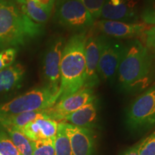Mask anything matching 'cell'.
Returning <instances> with one entry per match:
<instances>
[{
	"label": "cell",
	"instance_id": "d6986e66",
	"mask_svg": "<svg viewBox=\"0 0 155 155\" xmlns=\"http://www.w3.org/2000/svg\"><path fill=\"white\" fill-rule=\"evenodd\" d=\"M55 155H73L69 139L64 130L62 122H59L55 139Z\"/></svg>",
	"mask_w": 155,
	"mask_h": 155
},
{
	"label": "cell",
	"instance_id": "9c48e42d",
	"mask_svg": "<svg viewBox=\"0 0 155 155\" xmlns=\"http://www.w3.org/2000/svg\"><path fill=\"white\" fill-rule=\"evenodd\" d=\"M64 46L63 38L55 39L49 45L44 55V78L47 82V86L55 91H59L61 81L60 67Z\"/></svg>",
	"mask_w": 155,
	"mask_h": 155
},
{
	"label": "cell",
	"instance_id": "8fae6325",
	"mask_svg": "<svg viewBox=\"0 0 155 155\" xmlns=\"http://www.w3.org/2000/svg\"><path fill=\"white\" fill-rule=\"evenodd\" d=\"M104 38L103 35L87 37L85 45L86 74L83 88H92L99 83L98 68Z\"/></svg>",
	"mask_w": 155,
	"mask_h": 155
},
{
	"label": "cell",
	"instance_id": "277c9868",
	"mask_svg": "<svg viewBox=\"0 0 155 155\" xmlns=\"http://www.w3.org/2000/svg\"><path fill=\"white\" fill-rule=\"evenodd\" d=\"M59 91L46 85L30 91L0 105V116L40 111L53 106L59 98Z\"/></svg>",
	"mask_w": 155,
	"mask_h": 155
},
{
	"label": "cell",
	"instance_id": "484cf974",
	"mask_svg": "<svg viewBox=\"0 0 155 155\" xmlns=\"http://www.w3.org/2000/svg\"><path fill=\"white\" fill-rule=\"evenodd\" d=\"M141 17L145 24L155 25V0L147 1Z\"/></svg>",
	"mask_w": 155,
	"mask_h": 155
},
{
	"label": "cell",
	"instance_id": "6da1fadb",
	"mask_svg": "<svg viewBox=\"0 0 155 155\" xmlns=\"http://www.w3.org/2000/svg\"><path fill=\"white\" fill-rule=\"evenodd\" d=\"M154 70L151 51L139 40H134L125 45L116 78L127 91L142 90L152 82Z\"/></svg>",
	"mask_w": 155,
	"mask_h": 155
},
{
	"label": "cell",
	"instance_id": "e0dca14e",
	"mask_svg": "<svg viewBox=\"0 0 155 155\" xmlns=\"http://www.w3.org/2000/svg\"><path fill=\"white\" fill-rule=\"evenodd\" d=\"M21 9L29 18L40 25H43L48 22L52 12L44 8L34 0H26L21 6Z\"/></svg>",
	"mask_w": 155,
	"mask_h": 155
},
{
	"label": "cell",
	"instance_id": "4fadbf2b",
	"mask_svg": "<svg viewBox=\"0 0 155 155\" xmlns=\"http://www.w3.org/2000/svg\"><path fill=\"white\" fill-rule=\"evenodd\" d=\"M139 0H106L101 17L103 19L128 22L137 17Z\"/></svg>",
	"mask_w": 155,
	"mask_h": 155
},
{
	"label": "cell",
	"instance_id": "ffe728a7",
	"mask_svg": "<svg viewBox=\"0 0 155 155\" xmlns=\"http://www.w3.org/2000/svg\"><path fill=\"white\" fill-rule=\"evenodd\" d=\"M38 124L40 139H55L58 130V122L50 119H38L35 120Z\"/></svg>",
	"mask_w": 155,
	"mask_h": 155
},
{
	"label": "cell",
	"instance_id": "83f0119b",
	"mask_svg": "<svg viewBox=\"0 0 155 155\" xmlns=\"http://www.w3.org/2000/svg\"><path fill=\"white\" fill-rule=\"evenodd\" d=\"M34 1L43 7L44 8L52 12L56 0H34Z\"/></svg>",
	"mask_w": 155,
	"mask_h": 155
},
{
	"label": "cell",
	"instance_id": "f546056e",
	"mask_svg": "<svg viewBox=\"0 0 155 155\" xmlns=\"http://www.w3.org/2000/svg\"><path fill=\"white\" fill-rule=\"evenodd\" d=\"M13 1H15V2H17V3L20 4V5H22L25 2V1H26V0H13Z\"/></svg>",
	"mask_w": 155,
	"mask_h": 155
},
{
	"label": "cell",
	"instance_id": "2e32d148",
	"mask_svg": "<svg viewBox=\"0 0 155 155\" xmlns=\"http://www.w3.org/2000/svg\"><path fill=\"white\" fill-rule=\"evenodd\" d=\"M38 119H47L45 109L12 115L0 116V125L3 127H9L21 129L29 122Z\"/></svg>",
	"mask_w": 155,
	"mask_h": 155
},
{
	"label": "cell",
	"instance_id": "3957f363",
	"mask_svg": "<svg viewBox=\"0 0 155 155\" xmlns=\"http://www.w3.org/2000/svg\"><path fill=\"white\" fill-rule=\"evenodd\" d=\"M86 40V32H80L71 37L64 46L60 67L58 100L74 94L84 86Z\"/></svg>",
	"mask_w": 155,
	"mask_h": 155
},
{
	"label": "cell",
	"instance_id": "8992f818",
	"mask_svg": "<svg viewBox=\"0 0 155 155\" xmlns=\"http://www.w3.org/2000/svg\"><path fill=\"white\" fill-rule=\"evenodd\" d=\"M127 124L133 129H148L155 124V85L134 101L127 113Z\"/></svg>",
	"mask_w": 155,
	"mask_h": 155
},
{
	"label": "cell",
	"instance_id": "5bb4252c",
	"mask_svg": "<svg viewBox=\"0 0 155 155\" xmlns=\"http://www.w3.org/2000/svg\"><path fill=\"white\" fill-rule=\"evenodd\" d=\"M97 119V103L96 98L77 111L67 116L63 121L76 127L91 129Z\"/></svg>",
	"mask_w": 155,
	"mask_h": 155
},
{
	"label": "cell",
	"instance_id": "7c38bea8",
	"mask_svg": "<svg viewBox=\"0 0 155 155\" xmlns=\"http://www.w3.org/2000/svg\"><path fill=\"white\" fill-rule=\"evenodd\" d=\"M62 122L69 139L73 155H92L94 138L91 129L79 127L65 121Z\"/></svg>",
	"mask_w": 155,
	"mask_h": 155
},
{
	"label": "cell",
	"instance_id": "ba28073f",
	"mask_svg": "<svg viewBox=\"0 0 155 155\" xmlns=\"http://www.w3.org/2000/svg\"><path fill=\"white\" fill-rule=\"evenodd\" d=\"M95 99L92 88H83L74 94L58 100L51 107L45 109L47 119L63 121L71 114Z\"/></svg>",
	"mask_w": 155,
	"mask_h": 155
},
{
	"label": "cell",
	"instance_id": "4316f807",
	"mask_svg": "<svg viewBox=\"0 0 155 155\" xmlns=\"http://www.w3.org/2000/svg\"><path fill=\"white\" fill-rule=\"evenodd\" d=\"M144 36L146 47L155 53V25L147 28L144 32Z\"/></svg>",
	"mask_w": 155,
	"mask_h": 155
},
{
	"label": "cell",
	"instance_id": "7a4b0ae2",
	"mask_svg": "<svg viewBox=\"0 0 155 155\" xmlns=\"http://www.w3.org/2000/svg\"><path fill=\"white\" fill-rule=\"evenodd\" d=\"M43 25L25 15L13 0H0V51L23 45L42 34Z\"/></svg>",
	"mask_w": 155,
	"mask_h": 155
},
{
	"label": "cell",
	"instance_id": "7402d4cb",
	"mask_svg": "<svg viewBox=\"0 0 155 155\" xmlns=\"http://www.w3.org/2000/svg\"><path fill=\"white\" fill-rule=\"evenodd\" d=\"M55 139L32 141L33 155H55Z\"/></svg>",
	"mask_w": 155,
	"mask_h": 155
},
{
	"label": "cell",
	"instance_id": "5b68a950",
	"mask_svg": "<svg viewBox=\"0 0 155 155\" xmlns=\"http://www.w3.org/2000/svg\"><path fill=\"white\" fill-rule=\"evenodd\" d=\"M55 19L65 28L82 31L94 26V19L79 0H57Z\"/></svg>",
	"mask_w": 155,
	"mask_h": 155
},
{
	"label": "cell",
	"instance_id": "d4e9b609",
	"mask_svg": "<svg viewBox=\"0 0 155 155\" xmlns=\"http://www.w3.org/2000/svg\"><path fill=\"white\" fill-rule=\"evenodd\" d=\"M17 54L15 48H9L0 51V71L12 65Z\"/></svg>",
	"mask_w": 155,
	"mask_h": 155
},
{
	"label": "cell",
	"instance_id": "44dd1931",
	"mask_svg": "<svg viewBox=\"0 0 155 155\" xmlns=\"http://www.w3.org/2000/svg\"><path fill=\"white\" fill-rule=\"evenodd\" d=\"M0 154L2 155H20L5 128L0 125Z\"/></svg>",
	"mask_w": 155,
	"mask_h": 155
},
{
	"label": "cell",
	"instance_id": "4dcf8cb0",
	"mask_svg": "<svg viewBox=\"0 0 155 155\" xmlns=\"http://www.w3.org/2000/svg\"><path fill=\"white\" fill-rule=\"evenodd\" d=\"M0 155H2V154H0Z\"/></svg>",
	"mask_w": 155,
	"mask_h": 155
},
{
	"label": "cell",
	"instance_id": "ac0fdd59",
	"mask_svg": "<svg viewBox=\"0 0 155 155\" xmlns=\"http://www.w3.org/2000/svg\"><path fill=\"white\" fill-rule=\"evenodd\" d=\"M20 155H33L32 141L19 129L14 127H4Z\"/></svg>",
	"mask_w": 155,
	"mask_h": 155
},
{
	"label": "cell",
	"instance_id": "cb8c5ba5",
	"mask_svg": "<svg viewBox=\"0 0 155 155\" xmlns=\"http://www.w3.org/2000/svg\"><path fill=\"white\" fill-rule=\"evenodd\" d=\"M139 155H155V131L139 143Z\"/></svg>",
	"mask_w": 155,
	"mask_h": 155
},
{
	"label": "cell",
	"instance_id": "30bf717a",
	"mask_svg": "<svg viewBox=\"0 0 155 155\" xmlns=\"http://www.w3.org/2000/svg\"><path fill=\"white\" fill-rule=\"evenodd\" d=\"M94 26L103 35L111 38L127 39L133 38L144 33L147 25L121 21L101 19L94 22Z\"/></svg>",
	"mask_w": 155,
	"mask_h": 155
},
{
	"label": "cell",
	"instance_id": "603a6c76",
	"mask_svg": "<svg viewBox=\"0 0 155 155\" xmlns=\"http://www.w3.org/2000/svg\"><path fill=\"white\" fill-rule=\"evenodd\" d=\"M94 19L101 17L106 0H79Z\"/></svg>",
	"mask_w": 155,
	"mask_h": 155
},
{
	"label": "cell",
	"instance_id": "9a60e30c",
	"mask_svg": "<svg viewBox=\"0 0 155 155\" xmlns=\"http://www.w3.org/2000/svg\"><path fill=\"white\" fill-rule=\"evenodd\" d=\"M25 69L19 63L11 65L0 71V94L14 90L21 85Z\"/></svg>",
	"mask_w": 155,
	"mask_h": 155
},
{
	"label": "cell",
	"instance_id": "52a82bcc",
	"mask_svg": "<svg viewBox=\"0 0 155 155\" xmlns=\"http://www.w3.org/2000/svg\"><path fill=\"white\" fill-rule=\"evenodd\" d=\"M124 49L125 45L122 42L104 36L98 68V75L102 80H115Z\"/></svg>",
	"mask_w": 155,
	"mask_h": 155
},
{
	"label": "cell",
	"instance_id": "f1b7e54d",
	"mask_svg": "<svg viewBox=\"0 0 155 155\" xmlns=\"http://www.w3.org/2000/svg\"><path fill=\"white\" fill-rule=\"evenodd\" d=\"M139 144L134 145V146L131 147V148L128 150L123 155H139Z\"/></svg>",
	"mask_w": 155,
	"mask_h": 155
}]
</instances>
